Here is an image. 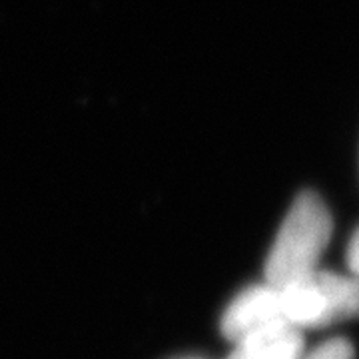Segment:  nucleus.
<instances>
[{
    "label": "nucleus",
    "mask_w": 359,
    "mask_h": 359,
    "mask_svg": "<svg viewBox=\"0 0 359 359\" xmlns=\"http://www.w3.org/2000/svg\"><path fill=\"white\" fill-rule=\"evenodd\" d=\"M297 359H355V351H353V346L346 339H330L316 349H311L309 353L302 351Z\"/></svg>",
    "instance_id": "obj_5"
},
{
    "label": "nucleus",
    "mask_w": 359,
    "mask_h": 359,
    "mask_svg": "<svg viewBox=\"0 0 359 359\" xmlns=\"http://www.w3.org/2000/svg\"><path fill=\"white\" fill-rule=\"evenodd\" d=\"M332 231V214L320 196L299 194L271 244L266 259V282L287 285L318 271Z\"/></svg>",
    "instance_id": "obj_1"
},
{
    "label": "nucleus",
    "mask_w": 359,
    "mask_h": 359,
    "mask_svg": "<svg viewBox=\"0 0 359 359\" xmlns=\"http://www.w3.org/2000/svg\"><path fill=\"white\" fill-rule=\"evenodd\" d=\"M347 266H349V271L359 278V228L355 230L351 242H349V248H347Z\"/></svg>",
    "instance_id": "obj_6"
},
{
    "label": "nucleus",
    "mask_w": 359,
    "mask_h": 359,
    "mask_svg": "<svg viewBox=\"0 0 359 359\" xmlns=\"http://www.w3.org/2000/svg\"><path fill=\"white\" fill-rule=\"evenodd\" d=\"M278 287L283 323L299 332L359 318V278L353 273L318 269L308 278Z\"/></svg>",
    "instance_id": "obj_2"
},
{
    "label": "nucleus",
    "mask_w": 359,
    "mask_h": 359,
    "mask_svg": "<svg viewBox=\"0 0 359 359\" xmlns=\"http://www.w3.org/2000/svg\"><path fill=\"white\" fill-rule=\"evenodd\" d=\"M302 351V332L287 325H278L236 341L228 359H297Z\"/></svg>",
    "instance_id": "obj_4"
},
{
    "label": "nucleus",
    "mask_w": 359,
    "mask_h": 359,
    "mask_svg": "<svg viewBox=\"0 0 359 359\" xmlns=\"http://www.w3.org/2000/svg\"><path fill=\"white\" fill-rule=\"evenodd\" d=\"M278 325H285L280 304V287L268 282L252 285L236 295L222 316V334L231 344Z\"/></svg>",
    "instance_id": "obj_3"
}]
</instances>
